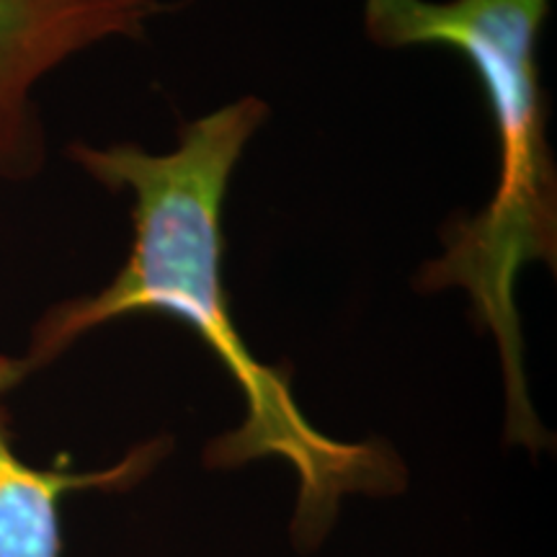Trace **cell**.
<instances>
[{
  "label": "cell",
  "mask_w": 557,
  "mask_h": 557,
  "mask_svg": "<svg viewBox=\"0 0 557 557\" xmlns=\"http://www.w3.org/2000/svg\"><path fill=\"white\" fill-rule=\"evenodd\" d=\"M5 387H3V354H0V398H5Z\"/></svg>",
  "instance_id": "obj_5"
},
{
  "label": "cell",
  "mask_w": 557,
  "mask_h": 557,
  "mask_svg": "<svg viewBox=\"0 0 557 557\" xmlns=\"http://www.w3.org/2000/svg\"><path fill=\"white\" fill-rule=\"evenodd\" d=\"M267 120V103L243 96L186 122L169 152L135 143L70 145L67 158L88 178L132 199V246L109 284L45 310L26 351L3 359V382L11 393L120 318L158 312L181 320L243 398L238 426L207 444L205 465L227 472L259 459L287 462L297 478L292 537L310 549L336 524L346 498L398 496L408 475L398 451L380 438L344 442L320 431L299 408L289 372L253 357L230 312L222 209L230 178Z\"/></svg>",
  "instance_id": "obj_1"
},
{
  "label": "cell",
  "mask_w": 557,
  "mask_h": 557,
  "mask_svg": "<svg viewBox=\"0 0 557 557\" xmlns=\"http://www.w3.org/2000/svg\"><path fill=\"white\" fill-rule=\"evenodd\" d=\"M173 5L158 0H0V181L24 184L47 160L37 90L111 39H143Z\"/></svg>",
  "instance_id": "obj_3"
},
{
  "label": "cell",
  "mask_w": 557,
  "mask_h": 557,
  "mask_svg": "<svg viewBox=\"0 0 557 557\" xmlns=\"http://www.w3.org/2000/svg\"><path fill=\"white\" fill-rule=\"evenodd\" d=\"M169 451L171 438L156 436L99 470L37 468L16 451L0 398V557H60L62 500L86 491H129L156 472Z\"/></svg>",
  "instance_id": "obj_4"
},
{
  "label": "cell",
  "mask_w": 557,
  "mask_h": 557,
  "mask_svg": "<svg viewBox=\"0 0 557 557\" xmlns=\"http://www.w3.org/2000/svg\"><path fill=\"white\" fill-rule=\"evenodd\" d=\"M549 0H364L369 39L387 50L449 47L475 70L498 139V184L468 220L449 222L442 253L421 267V292H468L478 325L496 341L504 374V442L540 455L553 434L529 395L519 274L557 259V171L537 45Z\"/></svg>",
  "instance_id": "obj_2"
}]
</instances>
